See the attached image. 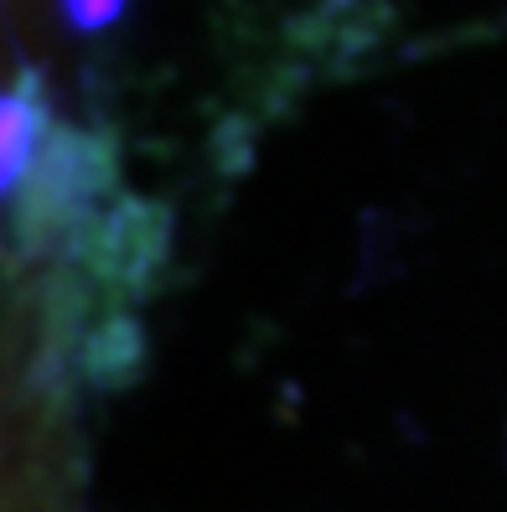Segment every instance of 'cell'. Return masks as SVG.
Returning a JSON list of instances; mask_svg holds the SVG:
<instances>
[{"mask_svg":"<svg viewBox=\"0 0 507 512\" xmlns=\"http://www.w3.org/2000/svg\"><path fill=\"white\" fill-rule=\"evenodd\" d=\"M63 6H68L73 26L94 32V26H104V21H114V16H119V6H125V0H63Z\"/></svg>","mask_w":507,"mask_h":512,"instance_id":"cell-1","label":"cell"}]
</instances>
